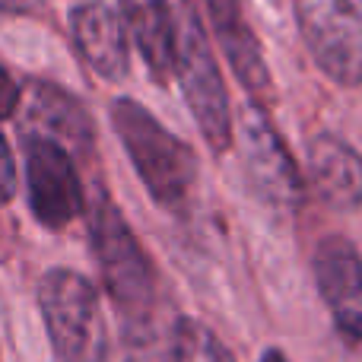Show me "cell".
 Listing matches in <instances>:
<instances>
[{"mask_svg": "<svg viewBox=\"0 0 362 362\" xmlns=\"http://www.w3.org/2000/svg\"><path fill=\"white\" fill-rule=\"evenodd\" d=\"M308 181L331 210L353 213L362 206V156L334 134L308 140Z\"/></svg>", "mask_w": 362, "mask_h": 362, "instance_id": "11", "label": "cell"}, {"mask_svg": "<svg viewBox=\"0 0 362 362\" xmlns=\"http://www.w3.org/2000/svg\"><path fill=\"white\" fill-rule=\"evenodd\" d=\"M19 102H23V93H19L16 80H13V76L0 67V121L13 118V115H16V108H19Z\"/></svg>", "mask_w": 362, "mask_h": 362, "instance_id": "15", "label": "cell"}, {"mask_svg": "<svg viewBox=\"0 0 362 362\" xmlns=\"http://www.w3.org/2000/svg\"><path fill=\"white\" fill-rule=\"evenodd\" d=\"M23 131L38 134V137L57 140L61 146H67L70 153L86 156L93 150V121H89L86 108L74 99L70 93H64L54 83L35 80L25 93V112H23Z\"/></svg>", "mask_w": 362, "mask_h": 362, "instance_id": "9", "label": "cell"}, {"mask_svg": "<svg viewBox=\"0 0 362 362\" xmlns=\"http://www.w3.org/2000/svg\"><path fill=\"white\" fill-rule=\"evenodd\" d=\"M70 35L83 61L102 80H121L127 74V35L121 16L102 0H86L70 10Z\"/></svg>", "mask_w": 362, "mask_h": 362, "instance_id": "10", "label": "cell"}, {"mask_svg": "<svg viewBox=\"0 0 362 362\" xmlns=\"http://www.w3.org/2000/svg\"><path fill=\"white\" fill-rule=\"evenodd\" d=\"M312 274L334 331L346 346L362 350V255L344 235H327L312 257Z\"/></svg>", "mask_w": 362, "mask_h": 362, "instance_id": "8", "label": "cell"}, {"mask_svg": "<svg viewBox=\"0 0 362 362\" xmlns=\"http://www.w3.org/2000/svg\"><path fill=\"white\" fill-rule=\"evenodd\" d=\"M257 362H289V356L283 350H264L261 356H257Z\"/></svg>", "mask_w": 362, "mask_h": 362, "instance_id": "18", "label": "cell"}, {"mask_svg": "<svg viewBox=\"0 0 362 362\" xmlns=\"http://www.w3.org/2000/svg\"><path fill=\"white\" fill-rule=\"evenodd\" d=\"M127 340H131V346H127L124 362H163V356L150 346V337H144V334H127Z\"/></svg>", "mask_w": 362, "mask_h": 362, "instance_id": "16", "label": "cell"}, {"mask_svg": "<svg viewBox=\"0 0 362 362\" xmlns=\"http://www.w3.org/2000/svg\"><path fill=\"white\" fill-rule=\"evenodd\" d=\"M38 312L57 362H105L108 325L99 289L83 274L54 267L38 280Z\"/></svg>", "mask_w": 362, "mask_h": 362, "instance_id": "3", "label": "cell"}, {"mask_svg": "<svg viewBox=\"0 0 362 362\" xmlns=\"http://www.w3.org/2000/svg\"><path fill=\"white\" fill-rule=\"evenodd\" d=\"M25 159V197L35 219L48 229H64L76 216L86 213V191L76 175L74 153L57 140L25 134L23 137Z\"/></svg>", "mask_w": 362, "mask_h": 362, "instance_id": "6", "label": "cell"}, {"mask_svg": "<svg viewBox=\"0 0 362 362\" xmlns=\"http://www.w3.org/2000/svg\"><path fill=\"white\" fill-rule=\"evenodd\" d=\"M86 210L102 283H105L115 308L124 315V331L146 334L153 305H156V270L150 264V255L144 251L131 223L105 191H95Z\"/></svg>", "mask_w": 362, "mask_h": 362, "instance_id": "1", "label": "cell"}, {"mask_svg": "<svg viewBox=\"0 0 362 362\" xmlns=\"http://www.w3.org/2000/svg\"><path fill=\"white\" fill-rule=\"evenodd\" d=\"M172 362H238V359L204 321L181 315L172 325Z\"/></svg>", "mask_w": 362, "mask_h": 362, "instance_id": "13", "label": "cell"}, {"mask_svg": "<svg viewBox=\"0 0 362 362\" xmlns=\"http://www.w3.org/2000/svg\"><path fill=\"white\" fill-rule=\"evenodd\" d=\"M175 76L185 93V102L204 134L206 146L216 156H223L232 146V112L226 83L219 74V64L213 57V48L206 42V32L200 19L191 10L178 23V57H175Z\"/></svg>", "mask_w": 362, "mask_h": 362, "instance_id": "4", "label": "cell"}, {"mask_svg": "<svg viewBox=\"0 0 362 362\" xmlns=\"http://www.w3.org/2000/svg\"><path fill=\"white\" fill-rule=\"evenodd\" d=\"M238 137H242L245 172H248V181L257 197L264 204L276 206V210H286V213L302 206V197H305L302 172L296 165L289 146L276 134V127L270 124L261 102L245 105Z\"/></svg>", "mask_w": 362, "mask_h": 362, "instance_id": "7", "label": "cell"}, {"mask_svg": "<svg viewBox=\"0 0 362 362\" xmlns=\"http://www.w3.org/2000/svg\"><path fill=\"white\" fill-rule=\"evenodd\" d=\"M121 16L153 76L165 80L178 57V23L172 6L165 0H121Z\"/></svg>", "mask_w": 362, "mask_h": 362, "instance_id": "12", "label": "cell"}, {"mask_svg": "<svg viewBox=\"0 0 362 362\" xmlns=\"http://www.w3.org/2000/svg\"><path fill=\"white\" fill-rule=\"evenodd\" d=\"M312 61L340 86H362V0H296Z\"/></svg>", "mask_w": 362, "mask_h": 362, "instance_id": "5", "label": "cell"}, {"mask_svg": "<svg viewBox=\"0 0 362 362\" xmlns=\"http://www.w3.org/2000/svg\"><path fill=\"white\" fill-rule=\"evenodd\" d=\"M112 124L146 194L163 210H181L197 185V156L191 146L134 99L112 102Z\"/></svg>", "mask_w": 362, "mask_h": 362, "instance_id": "2", "label": "cell"}, {"mask_svg": "<svg viewBox=\"0 0 362 362\" xmlns=\"http://www.w3.org/2000/svg\"><path fill=\"white\" fill-rule=\"evenodd\" d=\"M16 194V163H13V150L0 134V206H6Z\"/></svg>", "mask_w": 362, "mask_h": 362, "instance_id": "14", "label": "cell"}, {"mask_svg": "<svg viewBox=\"0 0 362 362\" xmlns=\"http://www.w3.org/2000/svg\"><path fill=\"white\" fill-rule=\"evenodd\" d=\"M42 0H0V10L4 13H32Z\"/></svg>", "mask_w": 362, "mask_h": 362, "instance_id": "17", "label": "cell"}]
</instances>
